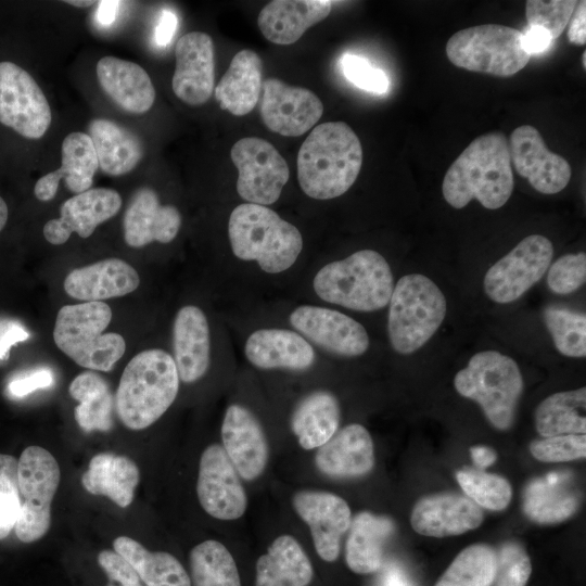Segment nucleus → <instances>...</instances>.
Returning a JSON list of instances; mask_svg holds the SVG:
<instances>
[{"label":"nucleus","instance_id":"nucleus-12","mask_svg":"<svg viewBox=\"0 0 586 586\" xmlns=\"http://www.w3.org/2000/svg\"><path fill=\"white\" fill-rule=\"evenodd\" d=\"M230 155L239 173L237 191L243 200L266 206L279 199L290 170L270 142L245 137L233 144Z\"/></svg>","mask_w":586,"mask_h":586},{"label":"nucleus","instance_id":"nucleus-33","mask_svg":"<svg viewBox=\"0 0 586 586\" xmlns=\"http://www.w3.org/2000/svg\"><path fill=\"white\" fill-rule=\"evenodd\" d=\"M263 62L252 50L239 51L215 88L222 110L243 116L256 106L262 88Z\"/></svg>","mask_w":586,"mask_h":586},{"label":"nucleus","instance_id":"nucleus-55","mask_svg":"<svg viewBox=\"0 0 586 586\" xmlns=\"http://www.w3.org/2000/svg\"><path fill=\"white\" fill-rule=\"evenodd\" d=\"M522 34L523 46L530 55L547 50L552 41L549 34L537 26H528Z\"/></svg>","mask_w":586,"mask_h":586},{"label":"nucleus","instance_id":"nucleus-44","mask_svg":"<svg viewBox=\"0 0 586 586\" xmlns=\"http://www.w3.org/2000/svg\"><path fill=\"white\" fill-rule=\"evenodd\" d=\"M457 481L466 495L477 506L498 511L511 500L509 482L497 474L476 470H460Z\"/></svg>","mask_w":586,"mask_h":586},{"label":"nucleus","instance_id":"nucleus-13","mask_svg":"<svg viewBox=\"0 0 586 586\" xmlns=\"http://www.w3.org/2000/svg\"><path fill=\"white\" fill-rule=\"evenodd\" d=\"M48 100L29 73L0 62V123L28 139H39L51 124Z\"/></svg>","mask_w":586,"mask_h":586},{"label":"nucleus","instance_id":"nucleus-27","mask_svg":"<svg viewBox=\"0 0 586 586\" xmlns=\"http://www.w3.org/2000/svg\"><path fill=\"white\" fill-rule=\"evenodd\" d=\"M61 152V167L42 176L35 184L34 193L40 201L47 202L55 196L61 179H64L67 188L76 194L89 190L92 186L99 162L89 135L78 131L67 135Z\"/></svg>","mask_w":586,"mask_h":586},{"label":"nucleus","instance_id":"nucleus-46","mask_svg":"<svg viewBox=\"0 0 586 586\" xmlns=\"http://www.w3.org/2000/svg\"><path fill=\"white\" fill-rule=\"evenodd\" d=\"M577 1L575 0H528L525 13L528 26L546 30L557 39L569 24Z\"/></svg>","mask_w":586,"mask_h":586},{"label":"nucleus","instance_id":"nucleus-38","mask_svg":"<svg viewBox=\"0 0 586 586\" xmlns=\"http://www.w3.org/2000/svg\"><path fill=\"white\" fill-rule=\"evenodd\" d=\"M113 548L129 562L145 586H191L186 569L171 553L149 551L128 536L116 537Z\"/></svg>","mask_w":586,"mask_h":586},{"label":"nucleus","instance_id":"nucleus-41","mask_svg":"<svg viewBox=\"0 0 586 586\" xmlns=\"http://www.w3.org/2000/svg\"><path fill=\"white\" fill-rule=\"evenodd\" d=\"M191 586H241L235 561L220 542L207 539L190 551Z\"/></svg>","mask_w":586,"mask_h":586},{"label":"nucleus","instance_id":"nucleus-25","mask_svg":"<svg viewBox=\"0 0 586 586\" xmlns=\"http://www.w3.org/2000/svg\"><path fill=\"white\" fill-rule=\"evenodd\" d=\"M140 283L137 270L119 258H106L72 270L64 280V290L73 298L86 302L124 296Z\"/></svg>","mask_w":586,"mask_h":586},{"label":"nucleus","instance_id":"nucleus-43","mask_svg":"<svg viewBox=\"0 0 586 586\" xmlns=\"http://www.w3.org/2000/svg\"><path fill=\"white\" fill-rule=\"evenodd\" d=\"M543 319L560 354L577 358L586 356V316L584 313L549 305L543 311Z\"/></svg>","mask_w":586,"mask_h":586},{"label":"nucleus","instance_id":"nucleus-60","mask_svg":"<svg viewBox=\"0 0 586 586\" xmlns=\"http://www.w3.org/2000/svg\"><path fill=\"white\" fill-rule=\"evenodd\" d=\"M8 206L4 200L0 196V231L4 228L8 220Z\"/></svg>","mask_w":586,"mask_h":586},{"label":"nucleus","instance_id":"nucleus-29","mask_svg":"<svg viewBox=\"0 0 586 586\" xmlns=\"http://www.w3.org/2000/svg\"><path fill=\"white\" fill-rule=\"evenodd\" d=\"M247 360L260 369L306 370L315 361L313 346L298 333L286 329H259L246 340Z\"/></svg>","mask_w":586,"mask_h":586},{"label":"nucleus","instance_id":"nucleus-7","mask_svg":"<svg viewBox=\"0 0 586 586\" xmlns=\"http://www.w3.org/2000/svg\"><path fill=\"white\" fill-rule=\"evenodd\" d=\"M387 332L393 349L402 355L422 347L437 331L446 315L441 289L426 276L402 277L390 298Z\"/></svg>","mask_w":586,"mask_h":586},{"label":"nucleus","instance_id":"nucleus-59","mask_svg":"<svg viewBox=\"0 0 586 586\" xmlns=\"http://www.w3.org/2000/svg\"><path fill=\"white\" fill-rule=\"evenodd\" d=\"M474 463L480 468H486L494 463L496 454L493 449L484 446H475L470 449Z\"/></svg>","mask_w":586,"mask_h":586},{"label":"nucleus","instance_id":"nucleus-26","mask_svg":"<svg viewBox=\"0 0 586 586\" xmlns=\"http://www.w3.org/2000/svg\"><path fill=\"white\" fill-rule=\"evenodd\" d=\"M173 347L179 380L193 383L207 372L209 327L202 309L188 305L178 310L173 327Z\"/></svg>","mask_w":586,"mask_h":586},{"label":"nucleus","instance_id":"nucleus-37","mask_svg":"<svg viewBox=\"0 0 586 586\" xmlns=\"http://www.w3.org/2000/svg\"><path fill=\"white\" fill-rule=\"evenodd\" d=\"M340 405L328 391H315L303 397L291 417V429L306 450L327 443L337 431Z\"/></svg>","mask_w":586,"mask_h":586},{"label":"nucleus","instance_id":"nucleus-32","mask_svg":"<svg viewBox=\"0 0 586 586\" xmlns=\"http://www.w3.org/2000/svg\"><path fill=\"white\" fill-rule=\"evenodd\" d=\"M314 577L313 564L291 535H280L256 562V586H308Z\"/></svg>","mask_w":586,"mask_h":586},{"label":"nucleus","instance_id":"nucleus-61","mask_svg":"<svg viewBox=\"0 0 586 586\" xmlns=\"http://www.w3.org/2000/svg\"><path fill=\"white\" fill-rule=\"evenodd\" d=\"M65 3H68L71 5H74V7H78V8H86V7H90L92 4L95 3V1H78V0H66Z\"/></svg>","mask_w":586,"mask_h":586},{"label":"nucleus","instance_id":"nucleus-20","mask_svg":"<svg viewBox=\"0 0 586 586\" xmlns=\"http://www.w3.org/2000/svg\"><path fill=\"white\" fill-rule=\"evenodd\" d=\"M176 67L173 91L182 102L204 104L214 91V43L209 35L191 31L175 48Z\"/></svg>","mask_w":586,"mask_h":586},{"label":"nucleus","instance_id":"nucleus-22","mask_svg":"<svg viewBox=\"0 0 586 586\" xmlns=\"http://www.w3.org/2000/svg\"><path fill=\"white\" fill-rule=\"evenodd\" d=\"M483 511L469 497L438 494L421 498L415 505L410 523L425 536L445 537L463 534L479 527Z\"/></svg>","mask_w":586,"mask_h":586},{"label":"nucleus","instance_id":"nucleus-15","mask_svg":"<svg viewBox=\"0 0 586 586\" xmlns=\"http://www.w3.org/2000/svg\"><path fill=\"white\" fill-rule=\"evenodd\" d=\"M508 143L511 165L536 191L556 194L568 186L572 177L571 165L546 146L534 126L517 127Z\"/></svg>","mask_w":586,"mask_h":586},{"label":"nucleus","instance_id":"nucleus-52","mask_svg":"<svg viewBox=\"0 0 586 586\" xmlns=\"http://www.w3.org/2000/svg\"><path fill=\"white\" fill-rule=\"evenodd\" d=\"M52 383L53 374L51 370L38 368L11 380L8 390L14 397H24L36 390L49 387Z\"/></svg>","mask_w":586,"mask_h":586},{"label":"nucleus","instance_id":"nucleus-48","mask_svg":"<svg viewBox=\"0 0 586 586\" xmlns=\"http://www.w3.org/2000/svg\"><path fill=\"white\" fill-rule=\"evenodd\" d=\"M586 280L585 253L565 254L559 257L547 273V285L556 294L564 295L578 290Z\"/></svg>","mask_w":586,"mask_h":586},{"label":"nucleus","instance_id":"nucleus-42","mask_svg":"<svg viewBox=\"0 0 586 586\" xmlns=\"http://www.w3.org/2000/svg\"><path fill=\"white\" fill-rule=\"evenodd\" d=\"M497 555L485 544H473L460 551L434 586H492Z\"/></svg>","mask_w":586,"mask_h":586},{"label":"nucleus","instance_id":"nucleus-11","mask_svg":"<svg viewBox=\"0 0 586 586\" xmlns=\"http://www.w3.org/2000/svg\"><path fill=\"white\" fill-rule=\"evenodd\" d=\"M552 257L549 239L540 234L524 238L486 271V295L498 304L517 301L542 279Z\"/></svg>","mask_w":586,"mask_h":586},{"label":"nucleus","instance_id":"nucleus-9","mask_svg":"<svg viewBox=\"0 0 586 586\" xmlns=\"http://www.w3.org/2000/svg\"><path fill=\"white\" fill-rule=\"evenodd\" d=\"M446 55L457 67L497 77H511L528 63L522 31L500 24H484L455 33Z\"/></svg>","mask_w":586,"mask_h":586},{"label":"nucleus","instance_id":"nucleus-6","mask_svg":"<svg viewBox=\"0 0 586 586\" xmlns=\"http://www.w3.org/2000/svg\"><path fill=\"white\" fill-rule=\"evenodd\" d=\"M112 319L104 302H85L63 306L56 316L55 345L77 365L97 371H111L125 351L118 333H103Z\"/></svg>","mask_w":586,"mask_h":586},{"label":"nucleus","instance_id":"nucleus-47","mask_svg":"<svg viewBox=\"0 0 586 586\" xmlns=\"http://www.w3.org/2000/svg\"><path fill=\"white\" fill-rule=\"evenodd\" d=\"M530 451L534 458L544 462H562L585 458L586 435L565 434L536 440Z\"/></svg>","mask_w":586,"mask_h":586},{"label":"nucleus","instance_id":"nucleus-16","mask_svg":"<svg viewBox=\"0 0 586 586\" xmlns=\"http://www.w3.org/2000/svg\"><path fill=\"white\" fill-rule=\"evenodd\" d=\"M290 322L309 341L339 356H360L369 347L364 326L334 309L303 305L291 313Z\"/></svg>","mask_w":586,"mask_h":586},{"label":"nucleus","instance_id":"nucleus-63","mask_svg":"<svg viewBox=\"0 0 586 586\" xmlns=\"http://www.w3.org/2000/svg\"><path fill=\"white\" fill-rule=\"evenodd\" d=\"M109 586H114V585L111 584V585H109Z\"/></svg>","mask_w":586,"mask_h":586},{"label":"nucleus","instance_id":"nucleus-14","mask_svg":"<svg viewBox=\"0 0 586 586\" xmlns=\"http://www.w3.org/2000/svg\"><path fill=\"white\" fill-rule=\"evenodd\" d=\"M196 494L204 511L218 520L239 519L246 510L240 475L219 444L207 446L201 455Z\"/></svg>","mask_w":586,"mask_h":586},{"label":"nucleus","instance_id":"nucleus-10","mask_svg":"<svg viewBox=\"0 0 586 586\" xmlns=\"http://www.w3.org/2000/svg\"><path fill=\"white\" fill-rule=\"evenodd\" d=\"M17 475L23 500L14 530L21 542L34 543L50 527L51 502L60 483V467L49 450L29 446L21 454Z\"/></svg>","mask_w":586,"mask_h":586},{"label":"nucleus","instance_id":"nucleus-58","mask_svg":"<svg viewBox=\"0 0 586 586\" xmlns=\"http://www.w3.org/2000/svg\"><path fill=\"white\" fill-rule=\"evenodd\" d=\"M379 586H413V584L405 572L392 565L383 572Z\"/></svg>","mask_w":586,"mask_h":586},{"label":"nucleus","instance_id":"nucleus-45","mask_svg":"<svg viewBox=\"0 0 586 586\" xmlns=\"http://www.w3.org/2000/svg\"><path fill=\"white\" fill-rule=\"evenodd\" d=\"M18 460L0 454V540L15 527L21 510V494L17 475Z\"/></svg>","mask_w":586,"mask_h":586},{"label":"nucleus","instance_id":"nucleus-23","mask_svg":"<svg viewBox=\"0 0 586 586\" xmlns=\"http://www.w3.org/2000/svg\"><path fill=\"white\" fill-rule=\"evenodd\" d=\"M181 226L179 211L173 205H161L156 192L140 188L130 199L124 215V239L131 247L151 242L169 243Z\"/></svg>","mask_w":586,"mask_h":586},{"label":"nucleus","instance_id":"nucleus-56","mask_svg":"<svg viewBox=\"0 0 586 586\" xmlns=\"http://www.w3.org/2000/svg\"><path fill=\"white\" fill-rule=\"evenodd\" d=\"M178 25L175 13L164 10L155 27L154 39L160 47H166L173 39Z\"/></svg>","mask_w":586,"mask_h":586},{"label":"nucleus","instance_id":"nucleus-1","mask_svg":"<svg viewBox=\"0 0 586 586\" xmlns=\"http://www.w3.org/2000/svg\"><path fill=\"white\" fill-rule=\"evenodd\" d=\"M509 143L502 132L475 138L446 171L442 193L454 208H463L473 199L485 208L504 206L513 191Z\"/></svg>","mask_w":586,"mask_h":586},{"label":"nucleus","instance_id":"nucleus-8","mask_svg":"<svg viewBox=\"0 0 586 586\" xmlns=\"http://www.w3.org/2000/svg\"><path fill=\"white\" fill-rule=\"evenodd\" d=\"M454 384L460 395L481 406L493 426L507 430L512 425L523 379L511 357L497 351L476 353L457 372Z\"/></svg>","mask_w":586,"mask_h":586},{"label":"nucleus","instance_id":"nucleus-62","mask_svg":"<svg viewBox=\"0 0 586 586\" xmlns=\"http://www.w3.org/2000/svg\"><path fill=\"white\" fill-rule=\"evenodd\" d=\"M582 60H583V67L586 68V53H585V51L583 52Z\"/></svg>","mask_w":586,"mask_h":586},{"label":"nucleus","instance_id":"nucleus-40","mask_svg":"<svg viewBox=\"0 0 586 586\" xmlns=\"http://www.w3.org/2000/svg\"><path fill=\"white\" fill-rule=\"evenodd\" d=\"M69 395L79 402L75 420L86 431H107L113 425V396L107 382L95 372L78 374L69 384Z\"/></svg>","mask_w":586,"mask_h":586},{"label":"nucleus","instance_id":"nucleus-4","mask_svg":"<svg viewBox=\"0 0 586 586\" xmlns=\"http://www.w3.org/2000/svg\"><path fill=\"white\" fill-rule=\"evenodd\" d=\"M228 233L233 254L257 262L267 273L289 269L303 249L300 230L264 205H238L230 214Z\"/></svg>","mask_w":586,"mask_h":586},{"label":"nucleus","instance_id":"nucleus-2","mask_svg":"<svg viewBox=\"0 0 586 586\" xmlns=\"http://www.w3.org/2000/svg\"><path fill=\"white\" fill-rule=\"evenodd\" d=\"M362 165V148L354 130L343 122L316 126L297 155L302 190L316 200L344 194L356 181Z\"/></svg>","mask_w":586,"mask_h":586},{"label":"nucleus","instance_id":"nucleus-54","mask_svg":"<svg viewBox=\"0 0 586 586\" xmlns=\"http://www.w3.org/2000/svg\"><path fill=\"white\" fill-rule=\"evenodd\" d=\"M574 10L570 20L568 39L576 46L586 43V1H581Z\"/></svg>","mask_w":586,"mask_h":586},{"label":"nucleus","instance_id":"nucleus-17","mask_svg":"<svg viewBox=\"0 0 586 586\" xmlns=\"http://www.w3.org/2000/svg\"><path fill=\"white\" fill-rule=\"evenodd\" d=\"M260 116L268 129L286 137L307 132L321 117V100L310 90L268 78L262 84Z\"/></svg>","mask_w":586,"mask_h":586},{"label":"nucleus","instance_id":"nucleus-28","mask_svg":"<svg viewBox=\"0 0 586 586\" xmlns=\"http://www.w3.org/2000/svg\"><path fill=\"white\" fill-rule=\"evenodd\" d=\"M97 76L103 91L126 112L143 114L155 100L149 74L137 63L104 56L97 64Z\"/></svg>","mask_w":586,"mask_h":586},{"label":"nucleus","instance_id":"nucleus-3","mask_svg":"<svg viewBox=\"0 0 586 586\" xmlns=\"http://www.w3.org/2000/svg\"><path fill=\"white\" fill-rule=\"evenodd\" d=\"M179 390L174 358L153 348L137 354L125 367L115 396L119 420L130 430H143L171 406Z\"/></svg>","mask_w":586,"mask_h":586},{"label":"nucleus","instance_id":"nucleus-18","mask_svg":"<svg viewBox=\"0 0 586 586\" xmlns=\"http://www.w3.org/2000/svg\"><path fill=\"white\" fill-rule=\"evenodd\" d=\"M292 506L308 525L317 555L323 561H335L352 520L347 502L329 492L305 489L294 494Z\"/></svg>","mask_w":586,"mask_h":586},{"label":"nucleus","instance_id":"nucleus-21","mask_svg":"<svg viewBox=\"0 0 586 586\" xmlns=\"http://www.w3.org/2000/svg\"><path fill=\"white\" fill-rule=\"evenodd\" d=\"M122 206L119 193L113 189L94 188L66 200L60 208V218L43 227L46 240L54 245L65 243L73 232L80 238L90 237L97 226L115 216Z\"/></svg>","mask_w":586,"mask_h":586},{"label":"nucleus","instance_id":"nucleus-51","mask_svg":"<svg viewBox=\"0 0 586 586\" xmlns=\"http://www.w3.org/2000/svg\"><path fill=\"white\" fill-rule=\"evenodd\" d=\"M98 563L107 577L119 586H142L135 569L117 552L102 550L98 555Z\"/></svg>","mask_w":586,"mask_h":586},{"label":"nucleus","instance_id":"nucleus-19","mask_svg":"<svg viewBox=\"0 0 586 586\" xmlns=\"http://www.w3.org/2000/svg\"><path fill=\"white\" fill-rule=\"evenodd\" d=\"M222 448L240 477L258 479L266 469L269 448L264 429L246 407L230 405L221 424Z\"/></svg>","mask_w":586,"mask_h":586},{"label":"nucleus","instance_id":"nucleus-5","mask_svg":"<svg viewBox=\"0 0 586 586\" xmlns=\"http://www.w3.org/2000/svg\"><path fill=\"white\" fill-rule=\"evenodd\" d=\"M313 286L328 303L357 311H374L388 304L394 280L386 259L367 249L323 266Z\"/></svg>","mask_w":586,"mask_h":586},{"label":"nucleus","instance_id":"nucleus-31","mask_svg":"<svg viewBox=\"0 0 586 586\" xmlns=\"http://www.w3.org/2000/svg\"><path fill=\"white\" fill-rule=\"evenodd\" d=\"M394 532L393 521L368 511L357 513L348 527L345 545L347 566L357 574H371L383 564L384 548Z\"/></svg>","mask_w":586,"mask_h":586},{"label":"nucleus","instance_id":"nucleus-50","mask_svg":"<svg viewBox=\"0 0 586 586\" xmlns=\"http://www.w3.org/2000/svg\"><path fill=\"white\" fill-rule=\"evenodd\" d=\"M341 66L344 76L356 87L377 94L388 90L390 80L386 74L372 66L365 58L345 54L341 60Z\"/></svg>","mask_w":586,"mask_h":586},{"label":"nucleus","instance_id":"nucleus-30","mask_svg":"<svg viewBox=\"0 0 586 586\" xmlns=\"http://www.w3.org/2000/svg\"><path fill=\"white\" fill-rule=\"evenodd\" d=\"M331 8L328 0H275L260 10L257 24L267 40L288 46L324 20Z\"/></svg>","mask_w":586,"mask_h":586},{"label":"nucleus","instance_id":"nucleus-57","mask_svg":"<svg viewBox=\"0 0 586 586\" xmlns=\"http://www.w3.org/2000/svg\"><path fill=\"white\" fill-rule=\"evenodd\" d=\"M120 3V1L115 0L100 1L95 14L97 22L103 27H109L114 24L117 18Z\"/></svg>","mask_w":586,"mask_h":586},{"label":"nucleus","instance_id":"nucleus-36","mask_svg":"<svg viewBox=\"0 0 586 586\" xmlns=\"http://www.w3.org/2000/svg\"><path fill=\"white\" fill-rule=\"evenodd\" d=\"M89 137L92 140L99 167L111 176L131 171L143 156L140 139L129 129L104 118L91 120Z\"/></svg>","mask_w":586,"mask_h":586},{"label":"nucleus","instance_id":"nucleus-34","mask_svg":"<svg viewBox=\"0 0 586 586\" xmlns=\"http://www.w3.org/2000/svg\"><path fill=\"white\" fill-rule=\"evenodd\" d=\"M139 480V469L130 458L111 453L93 456L81 476L87 492L105 496L120 508L132 502Z\"/></svg>","mask_w":586,"mask_h":586},{"label":"nucleus","instance_id":"nucleus-49","mask_svg":"<svg viewBox=\"0 0 586 586\" xmlns=\"http://www.w3.org/2000/svg\"><path fill=\"white\" fill-rule=\"evenodd\" d=\"M531 572V560L523 548L507 544L497 556L495 586H525Z\"/></svg>","mask_w":586,"mask_h":586},{"label":"nucleus","instance_id":"nucleus-35","mask_svg":"<svg viewBox=\"0 0 586 586\" xmlns=\"http://www.w3.org/2000/svg\"><path fill=\"white\" fill-rule=\"evenodd\" d=\"M563 473H551L532 480L523 492V511L539 524H553L572 517L578 508L579 495Z\"/></svg>","mask_w":586,"mask_h":586},{"label":"nucleus","instance_id":"nucleus-24","mask_svg":"<svg viewBox=\"0 0 586 586\" xmlns=\"http://www.w3.org/2000/svg\"><path fill=\"white\" fill-rule=\"evenodd\" d=\"M315 464L322 474L335 479L368 474L374 466L370 433L358 423L346 425L317 448Z\"/></svg>","mask_w":586,"mask_h":586},{"label":"nucleus","instance_id":"nucleus-53","mask_svg":"<svg viewBox=\"0 0 586 586\" xmlns=\"http://www.w3.org/2000/svg\"><path fill=\"white\" fill-rule=\"evenodd\" d=\"M29 339L27 330L16 320L0 319V360H7L13 345Z\"/></svg>","mask_w":586,"mask_h":586},{"label":"nucleus","instance_id":"nucleus-39","mask_svg":"<svg viewBox=\"0 0 586 586\" xmlns=\"http://www.w3.org/2000/svg\"><path fill=\"white\" fill-rule=\"evenodd\" d=\"M585 387L552 394L536 408V430L543 437L585 434Z\"/></svg>","mask_w":586,"mask_h":586}]
</instances>
